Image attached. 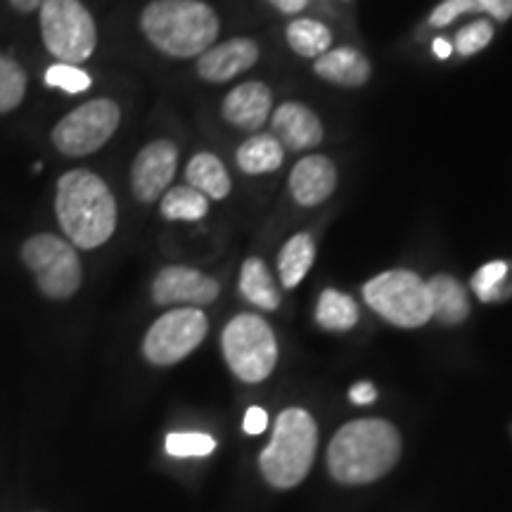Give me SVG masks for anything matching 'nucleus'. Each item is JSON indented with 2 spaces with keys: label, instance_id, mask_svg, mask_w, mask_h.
Returning a JSON list of instances; mask_svg holds the SVG:
<instances>
[{
  "label": "nucleus",
  "instance_id": "nucleus-1",
  "mask_svg": "<svg viewBox=\"0 0 512 512\" xmlns=\"http://www.w3.org/2000/svg\"><path fill=\"white\" fill-rule=\"evenodd\" d=\"M401 458V434L380 418L354 420L339 430L328 448V470L339 484H370L387 475Z\"/></svg>",
  "mask_w": 512,
  "mask_h": 512
},
{
  "label": "nucleus",
  "instance_id": "nucleus-2",
  "mask_svg": "<svg viewBox=\"0 0 512 512\" xmlns=\"http://www.w3.org/2000/svg\"><path fill=\"white\" fill-rule=\"evenodd\" d=\"M55 214L62 233L79 249L102 247L117 230V202L93 171L74 169L57 181Z\"/></svg>",
  "mask_w": 512,
  "mask_h": 512
},
{
  "label": "nucleus",
  "instance_id": "nucleus-3",
  "mask_svg": "<svg viewBox=\"0 0 512 512\" xmlns=\"http://www.w3.org/2000/svg\"><path fill=\"white\" fill-rule=\"evenodd\" d=\"M140 29L159 53L188 60L214 46L221 22L202 0H152L140 15Z\"/></svg>",
  "mask_w": 512,
  "mask_h": 512
},
{
  "label": "nucleus",
  "instance_id": "nucleus-4",
  "mask_svg": "<svg viewBox=\"0 0 512 512\" xmlns=\"http://www.w3.org/2000/svg\"><path fill=\"white\" fill-rule=\"evenodd\" d=\"M316 448V420L304 408H287L275 420L271 444L259 458L261 475L275 489H292L309 475Z\"/></svg>",
  "mask_w": 512,
  "mask_h": 512
},
{
  "label": "nucleus",
  "instance_id": "nucleus-5",
  "mask_svg": "<svg viewBox=\"0 0 512 512\" xmlns=\"http://www.w3.org/2000/svg\"><path fill=\"white\" fill-rule=\"evenodd\" d=\"M363 299L396 328H422L432 320L427 283L413 271H387L363 285Z\"/></svg>",
  "mask_w": 512,
  "mask_h": 512
},
{
  "label": "nucleus",
  "instance_id": "nucleus-6",
  "mask_svg": "<svg viewBox=\"0 0 512 512\" xmlns=\"http://www.w3.org/2000/svg\"><path fill=\"white\" fill-rule=\"evenodd\" d=\"M221 347L228 368L249 384L264 382L278 361V344L271 325L252 313H240L230 320L223 330Z\"/></svg>",
  "mask_w": 512,
  "mask_h": 512
},
{
  "label": "nucleus",
  "instance_id": "nucleus-7",
  "mask_svg": "<svg viewBox=\"0 0 512 512\" xmlns=\"http://www.w3.org/2000/svg\"><path fill=\"white\" fill-rule=\"evenodd\" d=\"M41 12V36L48 53L79 67L98 46L95 19L81 0H46Z\"/></svg>",
  "mask_w": 512,
  "mask_h": 512
},
{
  "label": "nucleus",
  "instance_id": "nucleus-8",
  "mask_svg": "<svg viewBox=\"0 0 512 512\" xmlns=\"http://www.w3.org/2000/svg\"><path fill=\"white\" fill-rule=\"evenodd\" d=\"M24 266L34 273L38 290L48 299H69L79 292L83 268L76 247L53 233L31 235L22 245Z\"/></svg>",
  "mask_w": 512,
  "mask_h": 512
},
{
  "label": "nucleus",
  "instance_id": "nucleus-9",
  "mask_svg": "<svg viewBox=\"0 0 512 512\" xmlns=\"http://www.w3.org/2000/svg\"><path fill=\"white\" fill-rule=\"evenodd\" d=\"M121 110L114 100L100 98L76 107L53 128V145L67 157L98 152L117 133Z\"/></svg>",
  "mask_w": 512,
  "mask_h": 512
},
{
  "label": "nucleus",
  "instance_id": "nucleus-10",
  "mask_svg": "<svg viewBox=\"0 0 512 512\" xmlns=\"http://www.w3.org/2000/svg\"><path fill=\"white\" fill-rule=\"evenodd\" d=\"M207 316L195 306H183L164 313L162 318L147 330L143 354L152 366H174L192 354L207 337Z\"/></svg>",
  "mask_w": 512,
  "mask_h": 512
},
{
  "label": "nucleus",
  "instance_id": "nucleus-11",
  "mask_svg": "<svg viewBox=\"0 0 512 512\" xmlns=\"http://www.w3.org/2000/svg\"><path fill=\"white\" fill-rule=\"evenodd\" d=\"M178 169V147L171 140H155L145 145L133 159L131 190L140 202L162 200Z\"/></svg>",
  "mask_w": 512,
  "mask_h": 512
},
{
  "label": "nucleus",
  "instance_id": "nucleus-12",
  "mask_svg": "<svg viewBox=\"0 0 512 512\" xmlns=\"http://www.w3.org/2000/svg\"><path fill=\"white\" fill-rule=\"evenodd\" d=\"M221 287L214 278L188 266H166L152 283V299L159 306H204L219 297Z\"/></svg>",
  "mask_w": 512,
  "mask_h": 512
},
{
  "label": "nucleus",
  "instance_id": "nucleus-13",
  "mask_svg": "<svg viewBox=\"0 0 512 512\" xmlns=\"http://www.w3.org/2000/svg\"><path fill=\"white\" fill-rule=\"evenodd\" d=\"M256 60H259V46L252 38H230L197 57V74L209 83H226L252 69Z\"/></svg>",
  "mask_w": 512,
  "mask_h": 512
},
{
  "label": "nucleus",
  "instance_id": "nucleus-14",
  "mask_svg": "<svg viewBox=\"0 0 512 512\" xmlns=\"http://www.w3.org/2000/svg\"><path fill=\"white\" fill-rule=\"evenodd\" d=\"M273 136L285 150H311L323 143V124L306 105L285 102L273 112Z\"/></svg>",
  "mask_w": 512,
  "mask_h": 512
},
{
  "label": "nucleus",
  "instance_id": "nucleus-15",
  "mask_svg": "<svg viewBox=\"0 0 512 512\" xmlns=\"http://www.w3.org/2000/svg\"><path fill=\"white\" fill-rule=\"evenodd\" d=\"M337 188V169L328 157L311 155L299 159L290 174V192L302 207H318Z\"/></svg>",
  "mask_w": 512,
  "mask_h": 512
},
{
  "label": "nucleus",
  "instance_id": "nucleus-16",
  "mask_svg": "<svg viewBox=\"0 0 512 512\" xmlns=\"http://www.w3.org/2000/svg\"><path fill=\"white\" fill-rule=\"evenodd\" d=\"M273 107V93L266 83L249 81L242 86L233 88L223 100V119L228 124L245 128V131H256L271 117Z\"/></svg>",
  "mask_w": 512,
  "mask_h": 512
},
{
  "label": "nucleus",
  "instance_id": "nucleus-17",
  "mask_svg": "<svg viewBox=\"0 0 512 512\" xmlns=\"http://www.w3.org/2000/svg\"><path fill=\"white\" fill-rule=\"evenodd\" d=\"M316 74L320 79L337 83L344 88H358L370 79V62L354 48H335L316 60Z\"/></svg>",
  "mask_w": 512,
  "mask_h": 512
},
{
  "label": "nucleus",
  "instance_id": "nucleus-18",
  "mask_svg": "<svg viewBox=\"0 0 512 512\" xmlns=\"http://www.w3.org/2000/svg\"><path fill=\"white\" fill-rule=\"evenodd\" d=\"M427 292H430L432 318L444 325H458L470 316V299L465 287L451 275H434L432 280H427Z\"/></svg>",
  "mask_w": 512,
  "mask_h": 512
},
{
  "label": "nucleus",
  "instance_id": "nucleus-19",
  "mask_svg": "<svg viewBox=\"0 0 512 512\" xmlns=\"http://www.w3.org/2000/svg\"><path fill=\"white\" fill-rule=\"evenodd\" d=\"M185 181L190 188L202 192L207 200H226L230 185H233L226 166L211 152H200L190 159L188 169H185Z\"/></svg>",
  "mask_w": 512,
  "mask_h": 512
},
{
  "label": "nucleus",
  "instance_id": "nucleus-20",
  "mask_svg": "<svg viewBox=\"0 0 512 512\" xmlns=\"http://www.w3.org/2000/svg\"><path fill=\"white\" fill-rule=\"evenodd\" d=\"M285 147L271 133H259L240 145L238 166L247 176H261L278 171L283 166Z\"/></svg>",
  "mask_w": 512,
  "mask_h": 512
},
{
  "label": "nucleus",
  "instance_id": "nucleus-21",
  "mask_svg": "<svg viewBox=\"0 0 512 512\" xmlns=\"http://www.w3.org/2000/svg\"><path fill=\"white\" fill-rule=\"evenodd\" d=\"M240 292L245 294L247 302H252L264 311H275L280 306L278 287H275L271 271H268L264 259H259V256H252V259H247L242 264Z\"/></svg>",
  "mask_w": 512,
  "mask_h": 512
},
{
  "label": "nucleus",
  "instance_id": "nucleus-22",
  "mask_svg": "<svg viewBox=\"0 0 512 512\" xmlns=\"http://www.w3.org/2000/svg\"><path fill=\"white\" fill-rule=\"evenodd\" d=\"M313 259H316V245L309 233H299L285 242V247L278 254V273L280 283L287 290L297 287L306 278V273L311 271Z\"/></svg>",
  "mask_w": 512,
  "mask_h": 512
},
{
  "label": "nucleus",
  "instance_id": "nucleus-23",
  "mask_svg": "<svg viewBox=\"0 0 512 512\" xmlns=\"http://www.w3.org/2000/svg\"><path fill=\"white\" fill-rule=\"evenodd\" d=\"M316 320L320 328L330 332H347L358 323V306L349 294L325 290L318 299Z\"/></svg>",
  "mask_w": 512,
  "mask_h": 512
},
{
  "label": "nucleus",
  "instance_id": "nucleus-24",
  "mask_svg": "<svg viewBox=\"0 0 512 512\" xmlns=\"http://www.w3.org/2000/svg\"><path fill=\"white\" fill-rule=\"evenodd\" d=\"M159 211L169 221H200L202 216H207L209 200L190 185H176L162 195Z\"/></svg>",
  "mask_w": 512,
  "mask_h": 512
},
{
  "label": "nucleus",
  "instance_id": "nucleus-25",
  "mask_svg": "<svg viewBox=\"0 0 512 512\" xmlns=\"http://www.w3.org/2000/svg\"><path fill=\"white\" fill-rule=\"evenodd\" d=\"M287 43L297 55L318 57L325 55L332 46V34L323 22L316 19H294L285 31Z\"/></svg>",
  "mask_w": 512,
  "mask_h": 512
},
{
  "label": "nucleus",
  "instance_id": "nucleus-26",
  "mask_svg": "<svg viewBox=\"0 0 512 512\" xmlns=\"http://www.w3.org/2000/svg\"><path fill=\"white\" fill-rule=\"evenodd\" d=\"M24 95H27V74L10 55L0 53V114L17 110Z\"/></svg>",
  "mask_w": 512,
  "mask_h": 512
},
{
  "label": "nucleus",
  "instance_id": "nucleus-27",
  "mask_svg": "<svg viewBox=\"0 0 512 512\" xmlns=\"http://www.w3.org/2000/svg\"><path fill=\"white\" fill-rule=\"evenodd\" d=\"M510 266L505 261H491L472 275V290L482 302H496L503 299V285L508 280Z\"/></svg>",
  "mask_w": 512,
  "mask_h": 512
},
{
  "label": "nucleus",
  "instance_id": "nucleus-28",
  "mask_svg": "<svg viewBox=\"0 0 512 512\" xmlns=\"http://www.w3.org/2000/svg\"><path fill=\"white\" fill-rule=\"evenodd\" d=\"M214 448L216 441L202 432H171L166 437V453L174 458H204Z\"/></svg>",
  "mask_w": 512,
  "mask_h": 512
},
{
  "label": "nucleus",
  "instance_id": "nucleus-29",
  "mask_svg": "<svg viewBox=\"0 0 512 512\" xmlns=\"http://www.w3.org/2000/svg\"><path fill=\"white\" fill-rule=\"evenodd\" d=\"M46 83L53 88H62L67 93H83L91 88V76L83 72V69L74 67V64L57 62L53 67H48Z\"/></svg>",
  "mask_w": 512,
  "mask_h": 512
},
{
  "label": "nucleus",
  "instance_id": "nucleus-30",
  "mask_svg": "<svg viewBox=\"0 0 512 512\" xmlns=\"http://www.w3.org/2000/svg\"><path fill=\"white\" fill-rule=\"evenodd\" d=\"M494 38V27L486 19H479V22H472L463 27L456 34V50L463 57H470L484 50Z\"/></svg>",
  "mask_w": 512,
  "mask_h": 512
},
{
  "label": "nucleus",
  "instance_id": "nucleus-31",
  "mask_svg": "<svg viewBox=\"0 0 512 512\" xmlns=\"http://www.w3.org/2000/svg\"><path fill=\"white\" fill-rule=\"evenodd\" d=\"M477 3L475 0H444V3L437 5L430 15L432 27H448L451 22H456L460 15H467V12H475Z\"/></svg>",
  "mask_w": 512,
  "mask_h": 512
},
{
  "label": "nucleus",
  "instance_id": "nucleus-32",
  "mask_svg": "<svg viewBox=\"0 0 512 512\" xmlns=\"http://www.w3.org/2000/svg\"><path fill=\"white\" fill-rule=\"evenodd\" d=\"M475 3L477 10L489 12L498 22H505V19L512 17V0H475Z\"/></svg>",
  "mask_w": 512,
  "mask_h": 512
},
{
  "label": "nucleus",
  "instance_id": "nucleus-33",
  "mask_svg": "<svg viewBox=\"0 0 512 512\" xmlns=\"http://www.w3.org/2000/svg\"><path fill=\"white\" fill-rule=\"evenodd\" d=\"M268 427V415H266V411L264 408H259V406H252L247 411V415H245V432L247 434H261Z\"/></svg>",
  "mask_w": 512,
  "mask_h": 512
},
{
  "label": "nucleus",
  "instance_id": "nucleus-34",
  "mask_svg": "<svg viewBox=\"0 0 512 512\" xmlns=\"http://www.w3.org/2000/svg\"><path fill=\"white\" fill-rule=\"evenodd\" d=\"M349 399L356 403V406H368V403H373L377 399V392L375 387L370 382H358L351 387L349 392Z\"/></svg>",
  "mask_w": 512,
  "mask_h": 512
},
{
  "label": "nucleus",
  "instance_id": "nucleus-35",
  "mask_svg": "<svg viewBox=\"0 0 512 512\" xmlns=\"http://www.w3.org/2000/svg\"><path fill=\"white\" fill-rule=\"evenodd\" d=\"M268 3L280 12H285V15H294V12H302L309 0H268Z\"/></svg>",
  "mask_w": 512,
  "mask_h": 512
},
{
  "label": "nucleus",
  "instance_id": "nucleus-36",
  "mask_svg": "<svg viewBox=\"0 0 512 512\" xmlns=\"http://www.w3.org/2000/svg\"><path fill=\"white\" fill-rule=\"evenodd\" d=\"M10 3L12 8L19 12H34V10H41L46 0H10Z\"/></svg>",
  "mask_w": 512,
  "mask_h": 512
},
{
  "label": "nucleus",
  "instance_id": "nucleus-37",
  "mask_svg": "<svg viewBox=\"0 0 512 512\" xmlns=\"http://www.w3.org/2000/svg\"><path fill=\"white\" fill-rule=\"evenodd\" d=\"M432 48H434V55H437L439 60H446V57H451V53H453L451 43L444 41V38H437V41L432 43Z\"/></svg>",
  "mask_w": 512,
  "mask_h": 512
}]
</instances>
